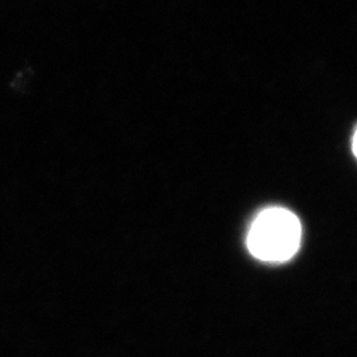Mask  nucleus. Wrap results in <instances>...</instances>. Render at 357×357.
<instances>
[{
    "label": "nucleus",
    "instance_id": "nucleus-1",
    "mask_svg": "<svg viewBox=\"0 0 357 357\" xmlns=\"http://www.w3.org/2000/svg\"><path fill=\"white\" fill-rule=\"evenodd\" d=\"M302 241V225L291 211L273 206L255 217L248 233V249L266 262H284L293 258Z\"/></svg>",
    "mask_w": 357,
    "mask_h": 357
},
{
    "label": "nucleus",
    "instance_id": "nucleus-2",
    "mask_svg": "<svg viewBox=\"0 0 357 357\" xmlns=\"http://www.w3.org/2000/svg\"><path fill=\"white\" fill-rule=\"evenodd\" d=\"M352 149H354V153L357 158V128L355 134H354V139H352Z\"/></svg>",
    "mask_w": 357,
    "mask_h": 357
}]
</instances>
